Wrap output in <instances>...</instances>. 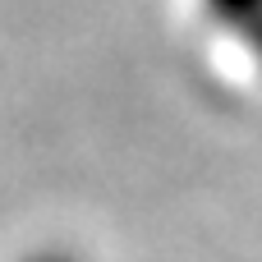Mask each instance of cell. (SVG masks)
<instances>
[{
	"label": "cell",
	"instance_id": "1",
	"mask_svg": "<svg viewBox=\"0 0 262 262\" xmlns=\"http://www.w3.org/2000/svg\"><path fill=\"white\" fill-rule=\"evenodd\" d=\"M198 9H203L207 28L230 37L235 46L253 41L262 32V0H198Z\"/></svg>",
	"mask_w": 262,
	"mask_h": 262
},
{
	"label": "cell",
	"instance_id": "2",
	"mask_svg": "<svg viewBox=\"0 0 262 262\" xmlns=\"http://www.w3.org/2000/svg\"><path fill=\"white\" fill-rule=\"evenodd\" d=\"M18 262H83L74 249H32V253H23Z\"/></svg>",
	"mask_w": 262,
	"mask_h": 262
},
{
	"label": "cell",
	"instance_id": "3",
	"mask_svg": "<svg viewBox=\"0 0 262 262\" xmlns=\"http://www.w3.org/2000/svg\"><path fill=\"white\" fill-rule=\"evenodd\" d=\"M239 51L249 55V64H253V69H258V74H262V32H258V37H253V41H244Z\"/></svg>",
	"mask_w": 262,
	"mask_h": 262
}]
</instances>
